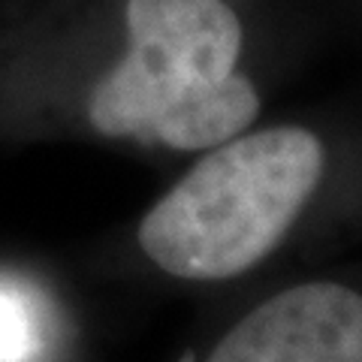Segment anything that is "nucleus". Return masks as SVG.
Masks as SVG:
<instances>
[{"instance_id":"nucleus-1","label":"nucleus","mask_w":362,"mask_h":362,"mask_svg":"<svg viewBox=\"0 0 362 362\" xmlns=\"http://www.w3.org/2000/svg\"><path fill=\"white\" fill-rule=\"evenodd\" d=\"M127 33L88 103L103 136L202 151L257 118V90L235 73L242 25L223 0H127Z\"/></svg>"},{"instance_id":"nucleus-2","label":"nucleus","mask_w":362,"mask_h":362,"mask_svg":"<svg viewBox=\"0 0 362 362\" xmlns=\"http://www.w3.org/2000/svg\"><path fill=\"white\" fill-rule=\"evenodd\" d=\"M323 160L320 139L302 127L233 136L151 206L139 226L142 251L175 278L242 275L296 223Z\"/></svg>"},{"instance_id":"nucleus-3","label":"nucleus","mask_w":362,"mask_h":362,"mask_svg":"<svg viewBox=\"0 0 362 362\" xmlns=\"http://www.w3.org/2000/svg\"><path fill=\"white\" fill-rule=\"evenodd\" d=\"M209 362H362V296L332 281L290 287L247 314Z\"/></svg>"},{"instance_id":"nucleus-4","label":"nucleus","mask_w":362,"mask_h":362,"mask_svg":"<svg viewBox=\"0 0 362 362\" xmlns=\"http://www.w3.org/2000/svg\"><path fill=\"white\" fill-rule=\"evenodd\" d=\"M30 350V323L25 308L6 293H0V362H18Z\"/></svg>"},{"instance_id":"nucleus-5","label":"nucleus","mask_w":362,"mask_h":362,"mask_svg":"<svg viewBox=\"0 0 362 362\" xmlns=\"http://www.w3.org/2000/svg\"><path fill=\"white\" fill-rule=\"evenodd\" d=\"M185 362H194V356H185Z\"/></svg>"}]
</instances>
